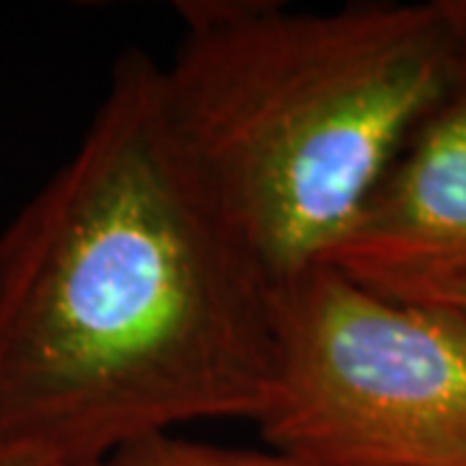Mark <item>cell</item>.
I'll use <instances>...</instances> for the list:
<instances>
[{"mask_svg": "<svg viewBox=\"0 0 466 466\" xmlns=\"http://www.w3.org/2000/svg\"><path fill=\"white\" fill-rule=\"evenodd\" d=\"M116 57L81 143L0 231V464L96 466L275 383V285Z\"/></svg>", "mask_w": 466, "mask_h": 466, "instance_id": "6da1fadb", "label": "cell"}, {"mask_svg": "<svg viewBox=\"0 0 466 466\" xmlns=\"http://www.w3.org/2000/svg\"><path fill=\"white\" fill-rule=\"evenodd\" d=\"M167 130L272 285L319 267L459 81L446 0L177 3Z\"/></svg>", "mask_w": 466, "mask_h": 466, "instance_id": "7a4b0ae2", "label": "cell"}, {"mask_svg": "<svg viewBox=\"0 0 466 466\" xmlns=\"http://www.w3.org/2000/svg\"><path fill=\"white\" fill-rule=\"evenodd\" d=\"M254 425L309 466H466V314L321 265L275 285V383Z\"/></svg>", "mask_w": 466, "mask_h": 466, "instance_id": "3957f363", "label": "cell"}, {"mask_svg": "<svg viewBox=\"0 0 466 466\" xmlns=\"http://www.w3.org/2000/svg\"><path fill=\"white\" fill-rule=\"evenodd\" d=\"M321 267L389 299L466 278V70Z\"/></svg>", "mask_w": 466, "mask_h": 466, "instance_id": "277c9868", "label": "cell"}, {"mask_svg": "<svg viewBox=\"0 0 466 466\" xmlns=\"http://www.w3.org/2000/svg\"><path fill=\"white\" fill-rule=\"evenodd\" d=\"M96 466H309L280 451L231 449L179 433H156L109 453Z\"/></svg>", "mask_w": 466, "mask_h": 466, "instance_id": "5b68a950", "label": "cell"}, {"mask_svg": "<svg viewBox=\"0 0 466 466\" xmlns=\"http://www.w3.org/2000/svg\"><path fill=\"white\" fill-rule=\"evenodd\" d=\"M407 300H431V303H443V306H451L456 311L466 314V278L461 280H453V283L438 285V288H431L425 293H420L415 299Z\"/></svg>", "mask_w": 466, "mask_h": 466, "instance_id": "8992f818", "label": "cell"}, {"mask_svg": "<svg viewBox=\"0 0 466 466\" xmlns=\"http://www.w3.org/2000/svg\"><path fill=\"white\" fill-rule=\"evenodd\" d=\"M446 11L451 16L456 47H459V60L466 70V0H446Z\"/></svg>", "mask_w": 466, "mask_h": 466, "instance_id": "52a82bcc", "label": "cell"}, {"mask_svg": "<svg viewBox=\"0 0 466 466\" xmlns=\"http://www.w3.org/2000/svg\"><path fill=\"white\" fill-rule=\"evenodd\" d=\"M0 466H47V464H0Z\"/></svg>", "mask_w": 466, "mask_h": 466, "instance_id": "ba28073f", "label": "cell"}]
</instances>
